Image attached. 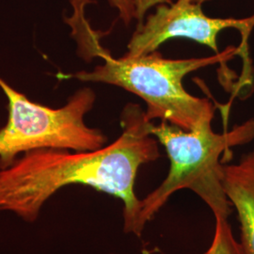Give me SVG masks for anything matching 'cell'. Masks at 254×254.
Returning <instances> with one entry per match:
<instances>
[{
	"mask_svg": "<svg viewBox=\"0 0 254 254\" xmlns=\"http://www.w3.org/2000/svg\"><path fill=\"white\" fill-rule=\"evenodd\" d=\"M123 133L109 145L77 152L41 149L21 155L0 170V212L35 222L44 205L71 185L89 187L124 202V228L135 216L139 200L134 190L138 169L160 157L159 142L151 134L153 122L137 104H128L121 116Z\"/></svg>",
	"mask_w": 254,
	"mask_h": 254,
	"instance_id": "cell-1",
	"label": "cell"
},
{
	"mask_svg": "<svg viewBox=\"0 0 254 254\" xmlns=\"http://www.w3.org/2000/svg\"><path fill=\"white\" fill-rule=\"evenodd\" d=\"M85 31V43L91 55L99 56L104 63L92 71H80L71 76L83 82L105 83L120 87L144 101L146 117L160 119L186 131H192L212 124L215 107L206 98H199L186 91L185 76L203 67L224 63L239 48H227L206 58L173 60L165 59L158 51L140 56L114 58L100 46L97 35L83 17L78 20Z\"/></svg>",
	"mask_w": 254,
	"mask_h": 254,
	"instance_id": "cell-2",
	"label": "cell"
},
{
	"mask_svg": "<svg viewBox=\"0 0 254 254\" xmlns=\"http://www.w3.org/2000/svg\"><path fill=\"white\" fill-rule=\"evenodd\" d=\"M151 134L165 148L171 162L170 172L154 190L139 200L135 216L130 224L124 228V232L141 236L146 224L173 194L181 190H190L197 194L208 205L215 218H229L232 204L223 188L220 156L233 147L254 140V119L222 134L214 132L212 124L186 131L161 122L159 126L153 124Z\"/></svg>",
	"mask_w": 254,
	"mask_h": 254,
	"instance_id": "cell-3",
	"label": "cell"
},
{
	"mask_svg": "<svg viewBox=\"0 0 254 254\" xmlns=\"http://www.w3.org/2000/svg\"><path fill=\"white\" fill-rule=\"evenodd\" d=\"M8 100V121L0 129V170L8 168L20 154L41 149L93 151L106 146L108 137L88 127L85 116L95 103V92L84 88L67 104L52 109L29 100L0 78Z\"/></svg>",
	"mask_w": 254,
	"mask_h": 254,
	"instance_id": "cell-4",
	"label": "cell"
},
{
	"mask_svg": "<svg viewBox=\"0 0 254 254\" xmlns=\"http://www.w3.org/2000/svg\"><path fill=\"white\" fill-rule=\"evenodd\" d=\"M254 27V15L248 18H213L201 9V5L186 0L160 4L136 27L127 46V56L140 57L157 51L173 38H187L218 52V34L227 28L237 29L247 43Z\"/></svg>",
	"mask_w": 254,
	"mask_h": 254,
	"instance_id": "cell-5",
	"label": "cell"
},
{
	"mask_svg": "<svg viewBox=\"0 0 254 254\" xmlns=\"http://www.w3.org/2000/svg\"><path fill=\"white\" fill-rule=\"evenodd\" d=\"M223 188L238 216L241 249L254 254V150L236 164L223 165Z\"/></svg>",
	"mask_w": 254,
	"mask_h": 254,
	"instance_id": "cell-6",
	"label": "cell"
},
{
	"mask_svg": "<svg viewBox=\"0 0 254 254\" xmlns=\"http://www.w3.org/2000/svg\"><path fill=\"white\" fill-rule=\"evenodd\" d=\"M215 218L214 238L208 250L203 254H244L239 241L233 235L228 218Z\"/></svg>",
	"mask_w": 254,
	"mask_h": 254,
	"instance_id": "cell-7",
	"label": "cell"
},
{
	"mask_svg": "<svg viewBox=\"0 0 254 254\" xmlns=\"http://www.w3.org/2000/svg\"><path fill=\"white\" fill-rule=\"evenodd\" d=\"M109 2L111 7L117 9L120 18L126 25H129L134 19L140 25L144 21L143 17L148 9L154 4H162L167 0H109Z\"/></svg>",
	"mask_w": 254,
	"mask_h": 254,
	"instance_id": "cell-8",
	"label": "cell"
},
{
	"mask_svg": "<svg viewBox=\"0 0 254 254\" xmlns=\"http://www.w3.org/2000/svg\"><path fill=\"white\" fill-rule=\"evenodd\" d=\"M186 1H189V2H191V3H196V4H200V5H201L203 2H206V1H209V0H186Z\"/></svg>",
	"mask_w": 254,
	"mask_h": 254,
	"instance_id": "cell-9",
	"label": "cell"
},
{
	"mask_svg": "<svg viewBox=\"0 0 254 254\" xmlns=\"http://www.w3.org/2000/svg\"></svg>",
	"mask_w": 254,
	"mask_h": 254,
	"instance_id": "cell-10",
	"label": "cell"
}]
</instances>
